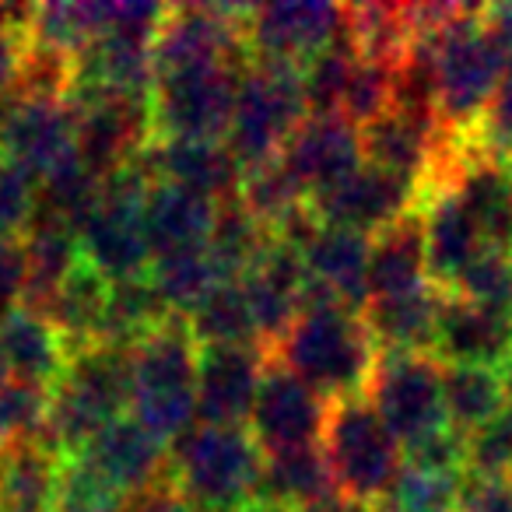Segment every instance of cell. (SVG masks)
<instances>
[{
  "mask_svg": "<svg viewBox=\"0 0 512 512\" xmlns=\"http://www.w3.org/2000/svg\"><path fill=\"white\" fill-rule=\"evenodd\" d=\"M509 253H512V249H509Z\"/></svg>",
  "mask_w": 512,
  "mask_h": 512,
  "instance_id": "9f6ffc18",
  "label": "cell"
},
{
  "mask_svg": "<svg viewBox=\"0 0 512 512\" xmlns=\"http://www.w3.org/2000/svg\"><path fill=\"white\" fill-rule=\"evenodd\" d=\"M421 200H425L421 186L365 162L362 169H355L337 186L309 197V207H313L323 225L351 228V232H362L372 239V235L390 228L404 214L418 211Z\"/></svg>",
  "mask_w": 512,
  "mask_h": 512,
  "instance_id": "2e32d148",
  "label": "cell"
},
{
  "mask_svg": "<svg viewBox=\"0 0 512 512\" xmlns=\"http://www.w3.org/2000/svg\"><path fill=\"white\" fill-rule=\"evenodd\" d=\"M242 207L253 214L260 225L271 232L278 221H285L295 207L306 204V193L299 190L292 176L285 172L281 158H271L264 165H253V169L242 172V183H239V193H235Z\"/></svg>",
  "mask_w": 512,
  "mask_h": 512,
  "instance_id": "8d00e7d4",
  "label": "cell"
},
{
  "mask_svg": "<svg viewBox=\"0 0 512 512\" xmlns=\"http://www.w3.org/2000/svg\"><path fill=\"white\" fill-rule=\"evenodd\" d=\"M78 113V158L102 179L130 165L151 141V99L144 95L81 92L67 95Z\"/></svg>",
  "mask_w": 512,
  "mask_h": 512,
  "instance_id": "5bb4252c",
  "label": "cell"
},
{
  "mask_svg": "<svg viewBox=\"0 0 512 512\" xmlns=\"http://www.w3.org/2000/svg\"><path fill=\"white\" fill-rule=\"evenodd\" d=\"M320 449L327 456L334 488L362 505L386 502L404 467V449L365 397H344L330 404Z\"/></svg>",
  "mask_w": 512,
  "mask_h": 512,
  "instance_id": "52a82bcc",
  "label": "cell"
},
{
  "mask_svg": "<svg viewBox=\"0 0 512 512\" xmlns=\"http://www.w3.org/2000/svg\"><path fill=\"white\" fill-rule=\"evenodd\" d=\"M404 463L432 474H467V435L449 425L439 428L435 435L404 449Z\"/></svg>",
  "mask_w": 512,
  "mask_h": 512,
  "instance_id": "f6af8a7d",
  "label": "cell"
},
{
  "mask_svg": "<svg viewBox=\"0 0 512 512\" xmlns=\"http://www.w3.org/2000/svg\"><path fill=\"white\" fill-rule=\"evenodd\" d=\"M130 407V348L120 344H88L74 348L64 376L53 383L46 407L43 439L57 453L74 456L85 442L127 414Z\"/></svg>",
  "mask_w": 512,
  "mask_h": 512,
  "instance_id": "277c9868",
  "label": "cell"
},
{
  "mask_svg": "<svg viewBox=\"0 0 512 512\" xmlns=\"http://www.w3.org/2000/svg\"><path fill=\"white\" fill-rule=\"evenodd\" d=\"M186 330L197 341V348H214V344H256V323L249 313V302L242 295L239 281H218L190 313L183 316Z\"/></svg>",
  "mask_w": 512,
  "mask_h": 512,
  "instance_id": "836d02e7",
  "label": "cell"
},
{
  "mask_svg": "<svg viewBox=\"0 0 512 512\" xmlns=\"http://www.w3.org/2000/svg\"><path fill=\"white\" fill-rule=\"evenodd\" d=\"M498 376H502V386H505V397L512 400V355L505 358V365L498 369Z\"/></svg>",
  "mask_w": 512,
  "mask_h": 512,
  "instance_id": "f5cc1de1",
  "label": "cell"
},
{
  "mask_svg": "<svg viewBox=\"0 0 512 512\" xmlns=\"http://www.w3.org/2000/svg\"><path fill=\"white\" fill-rule=\"evenodd\" d=\"M64 460L46 439L0 449V512H53Z\"/></svg>",
  "mask_w": 512,
  "mask_h": 512,
  "instance_id": "f546056e",
  "label": "cell"
},
{
  "mask_svg": "<svg viewBox=\"0 0 512 512\" xmlns=\"http://www.w3.org/2000/svg\"><path fill=\"white\" fill-rule=\"evenodd\" d=\"M281 165L306 197L330 190L365 165L362 130L341 116H306L281 148Z\"/></svg>",
  "mask_w": 512,
  "mask_h": 512,
  "instance_id": "d6986e66",
  "label": "cell"
},
{
  "mask_svg": "<svg viewBox=\"0 0 512 512\" xmlns=\"http://www.w3.org/2000/svg\"><path fill=\"white\" fill-rule=\"evenodd\" d=\"M502 158H505V165H509V172H512V148H509V151H505V155H502Z\"/></svg>",
  "mask_w": 512,
  "mask_h": 512,
  "instance_id": "11a10c76",
  "label": "cell"
},
{
  "mask_svg": "<svg viewBox=\"0 0 512 512\" xmlns=\"http://www.w3.org/2000/svg\"><path fill=\"white\" fill-rule=\"evenodd\" d=\"M249 8L235 4H186V8H169L151 57H155V74L186 71V67H246V39H242V22Z\"/></svg>",
  "mask_w": 512,
  "mask_h": 512,
  "instance_id": "4fadbf2b",
  "label": "cell"
},
{
  "mask_svg": "<svg viewBox=\"0 0 512 512\" xmlns=\"http://www.w3.org/2000/svg\"><path fill=\"white\" fill-rule=\"evenodd\" d=\"M25 306V249L22 239L0 242V320Z\"/></svg>",
  "mask_w": 512,
  "mask_h": 512,
  "instance_id": "7dc6e473",
  "label": "cell"
},
{
  "mask_svg": "<svg viewBox=\"0 0 512 512\" xmlns=\"http://www.w3.org/2000/svg\"><path fill=\"white\" fill-rule=\"evenodd\" d=\"M264 449L249 428L197 425L169 446V481L200 512H235L256 502Z\"/></svg>",
  "mask_w": 512,
  "mask_h": 512,
  "instance_id": "5b68a950",
  "label": "cell"
},
{
  "mask_svg": "<svg viewBox=\"0 0 512 512\" xmlns=\"http://www.w3.org/2000/svg\"><path fill=\"white\" fill-rule=\"evenodd\" d=\"M365 393L400 449H411L449 425L442 404V365L435 355H379Z\"/></svg>",
  "mask_w": 512,
  "mask_h": 512,
  "instance_id": "8fae6325",
  "label": "cell"
},
{
  "mask_svg": "<svg viewBox=\"0 0 512 512\" xmlns=\"http://www.w3.org/2000/svg\"><path fill=\"white\" fill-rule=\"evenodd\" d=\"M267 348L214 344L197 351V421L242 428L267 369Z\"/></svg>",
  "mask_w": 512,
  "mask_h": 512,
  "instance_id": "ac0fdd59",
  "label": "cell"
},
{
  "mask_svg": "<svg viewBox=\"0 0 512 512\" xmlns=\"http://www.w3.org/2000/svg\"><path fill=\"white\" fill-rule=\"evenodd\" d=\"M249 60L306 67L348 39V8L330 0H271L246 11L242 22Z\"/></svg>",
  "mask_w": 512,
  "mask_h": 512,
  "instance_id": "30bf717a",
  "label": "cell"
},
{
  "mask_svg": "<svg viewBox=\"0 0 512 512\" xmlns=\"http://www.w3.org/2000/svg\"><path fill=\"white\" fill-rule=\"evenodd\" d=\"M463 477L467 474H432L404 463L386 495V505H393L397 512H456Z\"/></svg>",
  "mask_w": 512,
  "mask_h": 512,
  "instance_id": "f35d334b",
  "label": "cell"
},
{
  "mask_svg": "<svg viewBox=\"0 0 512 512\" xmlns=\"http://www.w3.org/2000/svg\"><path fill=\"white\" fill-rule=\"evenodd\" d=\"M439 120L453 141H470L502 81V53L484 25V8H463L442 29L428 32Z\"/></svg>",
  "mask_w": 512,
  "mask_h": 512,
  "instance_id": "3957f363",
  "label": "cell"
},
{
  "mask_svg": "<svg viewBox=\"0 0 512 512\" xmlns=\"http://www.w3.org/2000/svg\"><path fill=\"white\" fill-rule=\"evenodd\" d=\"M106 306H109V281L95 274L92 267L81 260L67 281L57 288L50 302H46L43 316L60 330L67 348H88V344H102L106 334Z\"/></svg>",
  "mask_w": 512,
  "mask_h": 512,
  "instance_id": "4dcf8cb0",
  "label": "cell"
},
{
  "mask_svg": "<svg viewBox=\"0 0 512 512\" xmlns=\"http://www.w3.org/2000/svg\"><path fill=\"white\" fill-rule=\"evenodd\" d=\"M32 4L29 8H15V4H0V99L15 95L18 78H22L25 64V29H29Z\"/></svg>",
  "mask_w": 512,
  "mask_h": 512,
  "instance_id": "ee69618b",
  "label": "cell"
},
{
  "mask_svg": "<svg viewBox=\"0 0 512 512\" xmlns=\"http://www.w3.org/2000/svg\"><path fill=\"white\" fill-rule=\"evenodd\" d=\"M74 456H81L95 474L106 477L127 502L169 477V446L130 414L102 425Z\"/></svg>",
  "mask_w": 512,
  "mask_h": 512,
  "instance_id": "ffe728a7",
  "label": "cell"
},
{
  "mask_svg": "<svg viewBox=\"0 0 512 512\" xmlns=\"http://www.w3.org/2000/svg\"><path fill=\"white\" fill-rule=\"evenodd\" d=\"M421 221H425V253H428V281L439 292H449L463 271L488 249L477 221L467 207L456 200L449 186H432L421 200Z\"/></svg>",
  "mask_w": 512,
  "mask_h": 512,
  "instance_id": "d4e9b609",
  "label": "cell"
},
{
  "mask_svg": "<svg viewBox=\"0 0 512 512\" xmlns=\"http://www.w3.org/2000/svg\"><path fill=\"white\" fill-rule=\"evenodd\" d=\"M267 246H271V232L239 200L232 197L218 207V221L207 239V256L221 281H239L264 256Z\"/></svg>",
  "mask_w": 512,
  "mask_h": 512,
  "instance_id": "e575fe53",
  "label": "cell"
},
{
  "mask_svg": "<svg viewBox=\"0 0 512 512\" xmlns=\"http://www.w3.org/2000/svg\"><path fill=\"white\" fill-rule=\"evenodd\" d=\"M309 116L302 95L299 67L249 60L239 71L232 127L225 134V148L239 162V169H253L281 155L285 141Z\"/></svg>",
  "mask_w": 512,
  "mask_h": 512,
  "instance_id": "8992f818",
  "label": "cell"
},
{
  "mask_svg": "<svg viewBox=\"0 0 512 512\" xmlns=\"http://www.w3.org/2000/svg\"><path fill=\"white\" fill-rule=\"evenodd\" d=\"M435 186H449L456 193L491 249H512V172L502 155L456 141Z\"/></svg>",
  "mask_w": 512,
  "mask_h": 512,
  "instance_id": "e0dca14e",
  "label": "cell"
},
{
  "mask_svg": "<svg viewBox=\"0 0 512 512\" xmlns=\"http://www.w3.org/2000/svg\"><path fill=\"white\" fill-rule=\"evenodd\" d=\"M428 253H425V221L421 207L393 221L390 228L372 235L369 242V299H393L428 288ZM365 299V302H369Z\"/></svg>",
  "mask_w": 512,
  "mask_h": 512,
  "instance_id": "83f0119b",
  "label": "cell"
},
{
  "mask_svg": "<svg viewBox=\"0 0 512 512\" xmlns=\"http://www.w3.org/2000/svg\"><path fill=\"white\" fill-rule=\"evenodd\" d=\"M50 390L18 383L0 369V449L43 439Z\"/></svg>",
  "mask_w": 512,
  "mask_h": 512,
  "instance_id": "74e56055",
  "label": "cell"
},
{
  "mask_svg": "<svg viewBox=\"0 0 512 512\" xmlns=\"http://www.w3.org/2000/svg\"><path fill=\"white\" fill-rule=\"evenodd\" d=\"M432 355L442 365L502 369L505 358L512 355V306H488L442 292Z\"/></svg>",
  "mask_w": 512,
  "mask_h": 512,
  "instance_id": "44dd1931",
  "label": "cell"
},
{
  "mask_svg": "<svg viewBox=\"0 0 512 512\" xmlns=\"http://www.w3.org/2000/svg\"><path fill=\"white\" fill-rule=\"evenodd\" d=\"M330 488H334V477H330L327 456L320 446L285 449V453H264L256 502H271L295 512L313 498L327 495Z\"/></svg>",
  "mask_w": 512,
  "mask_h": 512,
  "instance_id": "1f68e13d",
  "label": "cell"
},
{
  "mask_svg": "<svg viewBox=\"0 0 512 512\" xmlns=\"http://www.w3.org/2000/svg\"><path fill=\"white\" fill-rule=\"evenodd\" d=\"M242 67H186L155 74L151 130L165 141H225Z\"/></svg>",
  "mask_w": 512,
  "mask_h": 512,
  "instance_id": "9c48e42d",
  "label": "cell"
},
{
  "mask_svg": "<svg viewBox=\"0 0 512 512\" xmlns=\"http://www.w3.org/2000/svg\"><path fill=\"white\" fill-rule=\"evenodd\" d=\"M456 512H512V481L467 474L463 477Z\"/></svg>",
  "mask_w": 512,
  "mask_h": 512,
  "instance_id": "bcb514c9",
  "label": "cell"
},
{
  "mask_svg": "<svg viewBox=\"0 0 512 512\" xmlns=\"http://www.w3.org/2000/svg\"><path fill=\"white\" fill-rule=\"evenodd\" d=\"M467 474L512 481V400H505L488 425L467 435Z\"/></svg>",
  "mask_w": 512,
  "mask_h": 512,
  "instance_id": "60d3db41",
  "label": "cell"
},
{
  "mask_svg": "<svg viewBox=\"0 0 512 512\" xmlns=\"http://www.w3.org/2000/svg\"><path fill=\"white\" fill-rule=\"evenodd\" d=\"M484 25L495 36V46L502 53L505 71H512V4H502V8H484Z\"/></svg>",
  "mask_w": 512,
  "mask_h": 512,
  "instance_id": "681fc988",
  "label": "cell"
},
{
  "mask_svg": "<svg viewBox=\"0 0 512 512\" xmlns=\"http://www.w3.org/2000/svg\"><path fill=\"white\" fill-rule=\"evenodd\" d=\"M71 348L60 330L36 309L18 306L0 320V369L18 383L53 390L67 369Z\"/></svg>",
  "mask_w": 512,
  "mask_h": 512,
  "instance_id": "484cf974",
  "label": "cell"
},
{
  "mask_svg": "<svg viewBox=\"0 0 512 512\" xmlns=\"http://www.w3.org/2000/svg\"><path fill=\"white\" fill-rule=\"evenodd\" d=\"M36 214V183L0 155V242L22 239Z\"/></svg>",
  "mask_w": 512,
  "mask_h": 512,
  "instance_id": "7bdbcfd3",
  "label": "cell"
},
{
  "mask_svg": "<svg viewBox=\"0 0 512 512\" xmlns=\"http://www.w3.org/2000/svg\"><path fill=\"white\" fill-rule=\"evenodd\" d=\"M148 278L155 285L158 299H162L165 313L179 316L183 320L214 285H218V274H214L211 256L204 249H183V253L155 256L148 267Z\"/></svg>",
  "mask_w": 512,
  "mask_h": 512,
  "instance_id": "d590c367",
  "label": "cell"
},
{
  "mask_svg": "<svg viewBox=\"0 0 512 512\" xmlns=\"http://www.w3.org/2000/svg\"><path fill=\"white\" fill-rule=\"evenodd\" d=\"M242 295L249 302V313L256 323V337L267 351L278 344V337L295 323V316L302 313L309 299L306 274H302L299 253L285 249L281 242L271 239V246L264 249V256L249 267L239 278Z\"/></svg>",
  "mask_w": 512,
  "mask_h": 512,
  "instance_id": "603a6c76",
  "label": "cell"
},
{
  "mask_svg": "<svg viewBox=\"0 0 512 512\" xmlns=\"http://www.w3.org/2000/svg\"><path fill=\"white\" fill-rule=\"evenodd\" d=\"M235 512H292V509H281V505H271V502H249Z\"/></svg>",
  "mask_w": 512,
  "mask_h": 512,
  "instance_id": "816d5d0a",
  "label": "cell"
},
{
  "mask_svg": "<svg viewBox=\"0 0 512 512\" xmlns=\"http://www.w3.org/2000/svg\"><path fill=\"white\" fill-rule=\"evenodd\" d=\"M155 179L141 162H130L102 179V197L78 228V253L106 281L141 278L151 267V246L144 232V197Z\"/></svg>",
  "mask_w": 512,
  "mask_h": 512,
  "instance_id": "ba28073f",
  "label": "cell"
},
{
  "mask_svg": "<svg viewBox=\"0 0 512 512\" xmlns=\"http://www.w3.org/2000/svg\"><path fill=\"white\" fill-rule=\"evenodd\" d=\"M449 292L474 302H488V306H512V253L488 246L456 278V285Z\"/></svg>",
  "mask_w": 512,
  "mask_h": 512,
  "instance_id": "b9f144b4",
  "label": "cell"
},
{
  "mask_svg": "<svg viewBox=\"0 0 512 512\" xmlns=\"http://www.w3.org/2000/svg\"><path fill=\"white\" fill-rule=\"evenodd\" d=\"M0 155L43 183L78 158V113L53 95H8L0 99Z\"/></svg>",
  "mask_w": 512,
  "mask_h": 512,
  "instance_id": "7c38bea8",
  "label": "cell"
},
{
  "mask_svg": "<svg viewBox=\"0 0 512 512\" xmlns=\"http://www.w3.org/2000/svg\"><path fill=\"white\" fill-rule=\"evenodd\" d=\"M369 242V235L351 232V228H316L313 239L299 249L309 299L362 309L369 299V288H365V281H369Z\"/></svg>",
  "mask_w": 512,
  "mask_h": 512,
  "instance_id": "7402d4cb",
  "label": "cell"
},
{
  "mask_svg": "<svg viewBox=\"0 0 512 512\" xmlns=\"http://www.w3.org/2000/svg\"><path fill=\"white\" fill-rule=\"evenodd\" d=\"M271 358L334 404L344 397H362L379 351L362 309L309 299L292 327L278 337Z\"/></svg>",
  "mask_w": 512,
  "mask_h": 512,
  "instance_id": "6da1fadb",
  "label": "cell"
},
{
  "mask_svg": "<svg viewBox=\"0 0 512 512\" xmlns=\"http://www.w3.org/2000/svg\"><path fill=\"white\" fill-rule=\"evenodd\" d=\"M218 200L183 190L172 183H151L144 197V232H148L151 260L155 256L204 249L218 221Z\"/></svg>",
  "mask_w": 512,
  "mask_h": 512,
  "instance_id": "4316f807",
  "label": "cell"
},
{
  "mask_svg": "<svg viewBox=\"0 0 512 512\" xmlns=\"http://www.w3.org/2000/svg\"><path fill=\"white\" fill-rule=\"evenodd\" d=\"M197 351L179 316L130 348V418L165 446L197 425Z\"/></svg>",
  "mask_w": 512,
  "mask_h": 512,
  "instance_id": "7a4b0ae2",
  "label": "cell"
},
{
  "mask_svg": "<svg viewBox=\"0 0 512 512\" xmlns=\"http://www.w3.org/2000/svg\"><path fill=\"white\" fill-rule=\"evenodd\" d=\"M127 512H200V509L190 502V498L183 495V491L176 488V484L169 481V477H165L162 484L148 488L144 495L130 498Z\"/></svg>",
  "mask_w": 512,
  "mask_h": 512,
  "instance_id": "c3c4849f",
  "label": "cell"
},
{
  "mask_svg": "<svg viewBox=\"0 0 512 512\" xmlns=\"http://www.w3.org/2000/svg\"><path fill=\"white\" fill-rule=\"evenodd\" d=\"M137 162L148 169L155 183H172L183 190L204 193V197L232 200L239 193L242 169L225 148V141H165L155 137L148 148L137 155Z\"/></svg>",
  "mask_w": 512,
  "mask_h": 512,
  "instance_id": "cb8c5ba5",
  "label": "cell"
},
{
  "mask_svg": "<svg viewBox=\"0 0 512 512\" xmlns=\"http://www.w3.org/2000/svg\"><path fill=\"white\" fill-rule=\"evenodd\" d=\"M442 365V362H439ZM505 386L498 369L484 365H442V404L449 428L474 435L505 407Z\"/></svg>",
  "mask_w": 512,
  "mask_h": 512,
  "instance_id": "d6a6232c",
  "label": "cell"
},
{
  "mask_svg": "<svg viewBox=\"0 0 512 512\" xmlns=\"http://www.w3.org/2000/svg\"><path fill=\"white\" fill-rule=\"evenodd\" d=\"M369 509H372V505H362V502H355L351 495H344V491L330 488L327 495L313 498V502H306L302 509H295V512H369Z\"/></svg>",
  "mask_w": 512,
  "mask_h": 512,
  "instance_id": "f907efd6",
  "label": "cell"
},
{
  "mask_svg": "<svg viewBox=\"0 0 512 512\" xmlns=\"http://www.w3.org/2000/svg\"><path fill=\"white\" fill-rule=\"evenodd\" d=\"M53 512H127V498L88 467L81 456H67L60 467Z\"/></svg>",
  "mask_w": 512,
  "mask_h": 512,
  "instance_id": "ab89813d",
  "label": "cell"
},
{
  "mask_svg": "<svg viewBox=\"0 0 512 512\" xmlns=\"http://www.w3.org/2000/svg\"><path fill=\"white\" fill-rule=\"evenodd\" d=\"M439 309L442 292L428 285L393 299H369L362 306V320L379 355H432Z\"/></svg>",
  "mask_w": 512,
  "mask_h": 512,
  "instance_id": "f1b7e54d",
  "label": "cell"
},
{
  "mask_svg": "<svg viewBox=\"0 0 512 512\" xmlns=\"http://www.w3.org/2000/svg\"><path fill=\"white\" fill-rule=\"evenodd\" d=\"M327 414L330 400H323L313 386H306L281 362L267 358L264 379H260L253 411H249V435L256 439V446L264 453L320 446Z\"/></svg>",
  "mask_w": 512,
  "mask_h": 512,
  "instance_id": "9a60e30c",
  "label": "cell"
},
{
  "mask_svg": "<svg viewBox=\"0 0 512 512\" xmlns=\"http://www.w3.org/2000/svg\"><path fill=\"white\" fill-rule=\"evenodd\" d=\"M369 512H397V509H393V505H386V502H379V505H372Z\"/></svg>",
  "mask_w": 512,
  "mask_h": 512,
  "instance_id": "db71d44e",
  "label": "cell"
}]
</instances>
